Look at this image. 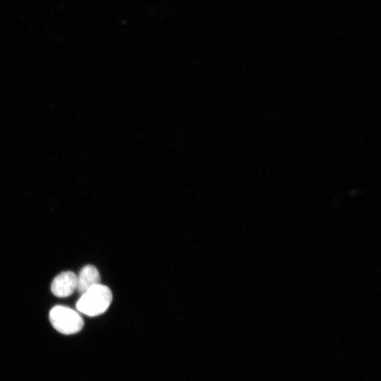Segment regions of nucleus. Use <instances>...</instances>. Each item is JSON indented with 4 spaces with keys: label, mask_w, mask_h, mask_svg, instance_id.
<instances>
[{
    "label": "nucleus",
    "mask_w": 381,
    "mask_h": 381,
    "mask_svg": "<svg viewBox=\"0 0 381 381\" xmlns=\"http://www.w3.org/2000/svg\"><path fill=\"white\" fill-rule=\"evenodd\" d=\"M49 320L53 327L63 334H73L80 332L84 325L80 315L64 306H56L49 312Z\"/></svg>",
    "instance_id": "2"
},
{
    "label": "nucleus",
    "mask_w": 381,
    "mask_h": 381,
    "mask_svg": "<svg viewBox=\"0 0 381 381\" xmlns=\"http://www.w3.org/2000/svg\"><path fill=\"white\" fill-rule=\"evenodd\" d=\"M100 284V275L97 269L92 265L83 267L77 276L76 289L81 295L92 286Z\"/></svg>",
    "instance_id": "4"
},
{
    "label": "nucleus",
    "mask_w": 381,
    "mask_h": 381,
    "mask_svg": "<svg viewBox=\"0 0 381 381\" xmlns=\"http://www.w3.org/2000/svg\"><path fill=\"white\" fill-rule=\"evenodd\" d=\"M112 298L111 289L99 284L81 294L76 303V308L80 313L87 316H97L109 308Z\"/></svg>",
    "instance_id": "1"
},
{
    "label": "nucleus",
    "mask_w": 381,
    "mask_h": 381,
    "mask_svg": "<svg viewBox=\"0 0 381 381\" xmlns=\"http://www.w3.org/2000/svg\"><path fill=\"white\" fill-rule=\"evenodd\" d=\"M77 276L71 271L59 274L51 284V291L57 297H67L76 289Z\"/></svg>",
    "instance_id": "3"
}]
</instances>
